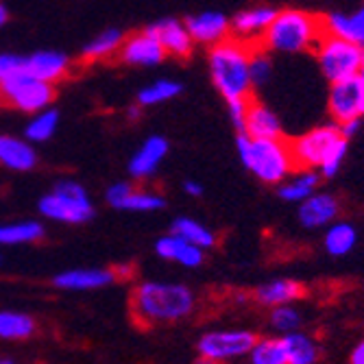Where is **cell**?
Instances as JSON below:
<instances>
[{"instance_id": "obj_29", "label": "cell", "mask_w": 364, "mask_h": 364, "mask_svg": "<svg viewBox=\"0 0 364 364\" xmlns=\"http://www.w3.org/2000/svg\"><path fill=\"white\" fill-rule=\"evenodd\" d=\"M44 238V227L38 220L0 225V245H28Z\"/></svg>"}, {"instance_id": "obj_34", "label": "cell", "mask_w": 364, "mask_h": 364, "mask_svg": "<svg viewBox=\"0 0 364 364\" xmlns=\"http://www.w3.org/2000/svg\"><path fill=\"white\" fill-rule=\"evenodd\" d=\"M164 205V198L155 192H149V190H131V194L124 198V203L120 210H131V212H155V210H161Z\"/></svg>"}, {"instance_id": "obj_18", "label": "cell", "mask_w": 364, "mask_h": 364, "mask_svg": "<svg viewBox=\"0 0 364 364\" xmlns=\"http://www.w3.org/2000/svg\"><path fill=\"white\" fill-rule=\"evenodd\" d=\"M240 134H247L251 138H282V122L273 109L251 98Z\"/></svg>"}, {"instance_id": "obj_25", "label": "cell", "mask_w": 364, "mask_h": 364, "mask_svg": "<svg viewBox=\"0 0 364 364\" xmlns=\"http://www.w3.org/2000/svg\"><path fill=\"white\" fill-rule=\"evenodd\" d=\"M325 251L334 257H343V255H349L355 245H358V231L353 225L349 223H329L327 225V231H325Z\"/></svg>"}, {"instance_id": "obj_35", "label": "cell", "mask_w": 364, "mask_h": 364, "mask_svg": "<svg viewBox=\"0 0 364 364\" xmlns=\"http://www.w3.org/2000/svg\"><path fill=\"white\" fill-rule=\"evenodd\" d=\"M301 321H304L301 312L294 310L290 304L275 306L273 312H271V327L279 334H288V332H294V329H299Z\"/></svg>"}, {"instance_id": "obj_41", "label": "cell", "mask_w": 364, "mask_h": 364, "mask_svg": "<svg viewBox=\"0 0 364 364\" xmlns=\"http://www.w3.org/2000/svg\"><path fill=\"white\" fill-rule=\"evenodd\" d=\"M112 269H114V273H116V279H118V282L134 277V267H131V264H120V267H112Z\"/></svg>"}, {"instance_id": "obj_30", "label": "cell", "mask_w": 364, "mask_h": 364, "mask_svg": "<svg viewBox=\"0 0 364 364\" xmlns=\"http://www.w3.org/2000/svg\"><path fill=\"white\" fill-rule=\"evenodd\" d=\"M173 234L181 236L183 240H188V242H192L196 247H201L203 251L216 247V234H214V231L210 227L201 225L198 220H192V218H177L173 223Z\"/></svg>"}, {"instance_id": "obj_24", "label": "cell", "mask_w": 364, "mask_h": 364, "mask_svg": "<svg viewBox=\"0 0 364 364\" xmlns=\"http://www.w3.org/2000/svg\"><path fill=\"white\" fill-rule=\"evenodd\" d=\"M286 345V358L288 364H314L321 358V347L318 343L304 334V332H288L282 336Z\"/></svg>"}, {"instance_id": "obj_44", "label": "cell", "mask_w": 364, "mask_h": 364, "mask_svg": "<svg viewBox=\"0 0 364 364\" xmlns=\"http://www.w3.org/2000/svg\"><path fill=\"white\" fill-rule=\"evenodd\" d=\"M7 20H9V11H7V7L3 3H0V28L7 24Z\"/></svg>"}, {"instance_id": "obj_1", "label": "cell", "mask_w": 364, "mask_h": 364, "mask_svg": "<svg viewBox=\"0 0 364 364\" xmlns=\"http://www.w3.org/2000/svg\"><path fill=\"white\" fill-rule=\"evenodd\" d=\"M194 310V292L183 284L146 282L134 288L129 299V312L134 321L149 329L183 321Z\"/></svg>"}, {"instance_id": "obj_10", "label": "cell", "mask_w": 364, "mask_h": 364, "mask_svg": "<svg viewBox=\"0 0 364 364\" xmlns=\"http://www.w3.org/2000/svg\"><path fill=\"white\" fill-rule=\"evenodd\" d=\"M327 109L336 124L364 118V85L358 75L329 83Z\"/></svg>"}, {"instance_id": "obj_7", "label": "cell", "mask_w": 364, "mask_h": 364, "mask_svg": "<svg viewBox=\"0 0 364 364\" xmlns=\"http://www.w3.org/2000/svg\"><path fill=\"white\" fill-rule=\"evenodd\" d=\"M312 53L316 55L323 77L329 83H334V81L358 75L364 48L345 38L334 36V33H325Z\"/></svg>"}, {"instance_id": "obj_37", "label": "cell", "mask_w": 364, "mask_h": 364, "mask_svg": "<svg viewBox=\"0 0 364 364\" xmlns=\"http://www.w3.org/2000/svg\"><path fill=\"white\" fill-rule=\"evenodd\" d=\"M253 98V96H251ZM251 98H236V101H227V107H229V120L231 124L236 127V131L240 134L242 127H245V116H247V105Z\"/></svg>"}, {"instance_id": "obj_19", "label": "cell", "mask_w": 364, "mask_h": 364, "mask_svg": "<svg viewBox=\"0 0 364 364\" xmlns=\"http://www.w3.org/2000/svg\"><path fill=\"white\" fill-rule=\"evenodd\" d=\"M118 282L114 269H75L59 273L53 284L63 290H96Z\"/></svg>"}, {"instance_id": "obj_36", "label": "cell", "mask_w": 364, "mask_h": 364, "mask_svg": "<svg viewBox=\"0 0 364 364\" xmlns=\"http://www.w3.org/2000/svg\"><path fill=\"white\" fill-rule=\"evenodd\" d=\"M273 73V65H271V57L267 55V50L255 46L251 57H249V75H251V83L253 87L267 83L269 77Z\"/></svg>"}, {"instance_id": "obj_16", "label": "cell", "mask_w": 364, "mask_h": 364, "mask_svg": "<svg viewBox=\"0 0 364 364\" xmlns=\"http://www.w3.org/2000/svg\"><path fill=\"white\" fill-rule=\"evenodd\" d=\"M275 9L273 7H253V9H245L240 14L234 16V20H229L231 24V33L234 38L249 42V44H257L259 46V38L262 33L267 31V26L271 24V20L275 18Z\"/></svg>"}, {"instance_id": "obj_39", "label": "cell", "mask_w": 364, "mask_h": 364, "mask_svg": "<svg viewBox=\"0 0 364 364\" xmlns=\"http://www.w3.org/2000/svg\"><path fill=\"white\" fill-rule=\"evenodd\" d=\"M22 68H24V57H20V55H9V53L0 55V81L7 79L9 75H14V73H18V70H22Z\"/></svg>"}, {"instance_id": "obj_33", "label": "cell", "mask_w": 364, "mask_h": 364, "mask_svg": "<svg viewBox=\"0 0 364 364\" xmlns=\"http://www.w3.org/2000/svg\"><path fill=\"white\" fill-rule=\"evenodd\" d=\"M57 124H59V114L55 109H42L36 114L28 124H26V140L28 142H46L53 138V134L57 131Z\"/></svg>"}, {"instance_id": "obj_17", "label": "cell", "mask_w": 364, "mask_h": 364, "mask_svg": "<svg viewBox=\"0 0 364 364\" xmlns=\"http://www.w3.org/2000/svg\"><path fill=\"white\" fill-rule=\"evenodd\" d=\"M155 251H157L159 257L168 259V262H177V264H181V267H186V269L201 267L203 259H205L201 247H196V245L183 240L177 234H168V236L159 238L155 242Z\"/></svg>"}, {"instance_id": "obj_38", "label": "cell", "mask_w": 364, "mask_h": 364, "mask_svg": "<svg viewBox=\"0 0 364 364\" xmlns=\"http://www.w3.org/2000/svg\"><path fill=\"white\" fill-rule=\"evenodd\" d=\"M131 190H134V186L131 183H124V181H118V183H114V186H109V190H107V201H109V205L112 208H116V210H120L122 208V203H124V198L131 194Z\"/></svg>"}, {"instance_id": "obj_47", "label": "cell", "mask_w": 364, "mask_h": 364, "mask_svg": "<svg viewBox=\"0 0 364 364\" xmlns=\"http://www.w3.org/2000/svg\"><path fill=\"white\" fill-rule=\"evenodd\" d=\"M0 262H3V255H0Z\"/></svg>"}, {"instance_id": "obj_45", "label": "cell", "mask_w": 364, "mask_h": 364, "mask_svg": "<svg viewBox=\"0 0 364 364\" xmlns=\"http://www.w3.org/2000/svg\"><path fill=\"white\" fill-rule=\"evenodd\" d=\"M140 116H142V109H140V105H134V107L129 109V118H131V120H138Z\"/></svg>"}, {"instance_id": "obj_48", "label": "cell", "mask_w": 364, "mask_h": 364, "mask_svg": "<svg viewBox=\"0 0 364 364\" xmlns=\"http://www.w3.org/2000/svg\"><path fill=\"white\" fill-rule=\"evenodd\" d=\"M0 103H3V98H0Z\"/></svg>"}, {"instance_id": "obj_8", "label": "cell", "mask_w": 364, "mask_h": 364, "mask_svg": "<svg viewBox=\"0 0 364 364\" xmlns=\"http://www.w3.org/2000/svg\"><path fill=\"white\" fill-rule=\"evenodd\" d=\"M40 214L59 223H85L94 216V208L87 198V192L77 181H61L53 192L42 196Z\"/></svg>"}, {"instance_id": "obj_23", "label": "cell", "mask_w": 364, "mask_h": 364, "mask_svg": "<svg viewBox=\"0 0 364 364\" xmlns=\"http://www.w3.org/2000/svg\"><path fill=\"white\" fill-rule=\"evenodd\" d=\"M323 20L327 33H334V36L364 48V7H360L355 14H329L323 16Z\"/></svg>"}, {"instance_id": "obj_46", "label": "cell", "mask_w": 364, "mask_h": 364, "mask_svg": "<svg viewBox=\"0 0 364 364\" xmlns=\"http://www.w3.org/2000/svg\"><path fill=\"white\" fill-rule=\"evenodd\" d=\"M358 79H360L362 85H364V53H362V63H360V70H358Z\"/></svg>"}, {"instance_id": "obj_21", "label": "cell", "mask_w": 364, "mask_h": 364, "mask_svg": "<svg viewBox=\"0 0 364 364\" xmlns=\"http://www.w3.org/2000/svg\"><path fill=\"white\" fill-rule=\"evenodd\" d=\"M253 296L259 306L275 308L282 304H292V301L304 299L306 286L301 282H294V279H273L269 284H262Z\"/></svg>"}, {"instance_id": "obj_11", "label": "cell", "mask_w": 364, "mask_h": 364, "mask_svg": "<svg viewBox=\"0 0 364 364\" xmlns=\"http://www.w3.org/2000/svg\"><path fill=\"white\" fill-rule=\"evenodd\" d=\"M116 57L127 65H157L166 59V50L155 40V36L144 28L134 36H124Z\"/></svg>"}, {"instance_id": "obj_6", "label": "cell", "mask_w": 364, "mask_h": 364, "mask_svg": "<svg viewBox=\"0 0 364 364\" xmlns=\"http://www.w3.org/2000/svg\"><path fill=\"white\" fill-rule=\"evenodd\" d=\"M55 96V83L33 77L24 68L0 81V98H3V103L26 114H38L50 107Z\"/></svg>"}, {"instance_id": "obj_40", "label": "cell", "mask_w": 364, "mask_h": 364, "mask_svg": "<svg viewBox=\"0 0 364 364\" xmlns=\"http://www.w3.org/2000/svg\"><path fill=\"white\" fill-rule=\"evenodd\" d=\"M338 129H341V134L347 138V140H351L358 131H360V120H349V122H343V124H338Z\"/></svg>"}, {"instance_id": "obj_4", "label": "cell", "mask_w": 364, "mask_h": 364, "mask_svg": "<svg viewBox=\"0 0 364 364\" xmlns=\"http://www.w3.org/2000/svg\"><path fill=\"white\" fill-rule=\"evenodd\" d=\"M257 44L238 38H225L210 48V75L214 87L225 101L251 98L253 83L249 75V57Z\"/></svg>"}, {"instance_id": "obj_22", "label": "cell", "mask_w": 364, "mask_h": 364, "mask_svg": "<svg viewBox=\"0 0 364 364\" xmlns=\"http://www.w3.org/2000/svg\"><path fill=\"white\" fill-rule=\"evenodd\" d=\"M166 153H168V142L164 140V138H159V136H153V138H149L140 149H138V153L131 157V161H129V173L134 175L136 179H146V177H151L155 171H157V166L161 164V159L166 157Z\"/></svg>"}, {"instance_id": "obj_31", "label": "cell", "mask_w": 364, "mask_h": 364, "mask_svg": "<svg viewBox=\"0 0 364 364\" xmlns=\"http://www.w3.org/2000/svg\"><path fill=\"white\" fill-rule=\"evenodd\" d=\"M249 360L253 364H288L284 338H257L249 351Z\"/></svg>"}, {"instance_id": "obj_2", "label": "cell", "mask_w": 364, "mask_h": 364, "mask_svg": "<svg viewBox=\"0 0 364 364\" xmlns=\"http://www.w3.org/2000/svg\"><path fill=\"white\" fill-rule=\"evenodd\" d=\"M296 171H318L321 177H336L347 157L349 140L341 134L338 124H323L308 134L288 140Z\"/></svg>"}, {"instance_id": "obj_5", "label": "cell", "mask_w": 364, "mask_h": 364, "mask_svg": "<svg viewBox=\"0 0 364 364\" xmlns=\"http://www.w3.org/2000/svg\"><path fill=\"white\" fill-rule=\"evenodd\" d=\"M236 149L245 168L253 173L259 181L277 186L288 179L296 168L292 161L290 144L282 138H251L238 134Z\"/></svg>"}, {"instance_id": "obj_12", "label": "cell", "mask_w": 364, "mask_h": 364, "mask_svg": "<svg viewBox=\"0 0 364 364\" xmlns=\"http://www.w3.org/2000/svg\"><path fill=\"white\" fill-rule=\"evenodd\" d=\"M341 214L338 198L325 192H312L299 203V223L306 229H318L334 223Z\"/></svg>"}, {"instance_id": "obj_43", "label": "cell", "mask_w": 364, "mask_h": 364, "mask_svg": "<svg viewBox=\"0 0 364 364\" xmlns=\"http://www.w3.org/2000/svg\"><path fill=\"white\" fill-rule=\"evenodd\" d=\"M183 190H186L190 196H201V194H203V186H201V183H196V181H186V183H183Z\"/></svg>"}, {"instance_id": "obj_15", "label": "cell", "mask_w": 364, "mask_h": 364, "mask_svg": "<svg viewBox=\"0 0 364 364\" xmlns=\"http://www.w3.org/2000/svg\"><path fill=\"white\" fill-rule=\"evenodd\" d=\"M186 28L190 33L192 42L208 44V46H214L216 42L229 38V33H231V24H229L227 16H223L218 11H205L198 16H190L186 20Z\"/></svg>"}, {"instance_id": "obj_20", "label": "cell", "mask_w": 364, "mask_h": 364, "mask_svg": "<svg viewBox=\"0 0 364 364\" xmlns=\"http://www.w3.org/2000/svg\"><path fill=\"white\" fill-rule=\"evenodd\" d=\"M0 166L18 173L31 171L38 166V153L26 140L0 136Z\"/></svg>"}, {"instance_id": "obj_13", "label": "cell", "mask_w": 364, "mask_h": 364, "mask_svg": "<svg viewBox=\"0 0 364 364\" xmlns=\"http://www.w3.org/2000/svg\"><path fill=\"white\" fill-rule=\"evenodd\" d=\"M24 70L48 83H57L65 79L73 70V61L68 55L57 50H40L31 57H24Z\"/></svg>"}, {"instance_id": "obj_42", "label": "cell", "mask_w": 364, "mask_h": 364, "mask_svg": "<svg viewBox=\"0 0 364 364\" xmlns=\"http://www.w3.org/2000/svg\"><path fill=\"white\" fill-rule=\"evenodd\" d=\"M349 362H351V364H364V341H360V343L355 345V349H353L351 355H349Z\"/></svg>"}, {"instance_id": "obj_26", "label": "cell", "mask_w": 364, "mask_h": 364, "mask_svg": "<svg viewBox=\"0 0 364 364\" xmlns=\"http://www.w3.org/2000/svg\"><path fill=\"white\" fill-rule=\"evenodd\" d=\"M38 323L24 312H0V341H26L36 334Z\"/></svg>"}, {"instance_id": "obj_28", "label": "cell", "mask_w": 364, "mask_h": 364, "mask_svg": "<svg viewBox=\"0 0 364 364\" xmlns=\"http://www.w3.org/2000/svg\"><path fill=\"white\" fill-rule=\"evenodd\" d=\"M318 181H321L318 171H308V168L294 171V177L290 181L279 183V196L290 203H301L306 196H310L316 190Z\"/></svg>"}, {"instance_id": "obj_14", "label": "cell", "mask_w": 364, "mask_h": 364, "mask_svg": "<svg viewBox=\"0 0 364 364\" xmlns=\"http://www.w3.org/2000/svg\"><path fill=\"white\" fill-rule=\"evenodd\" d=\"M146 28L153 33L155 40L161 44V48L166 50V55H175L179 59L190 57L194 42H192L190 33L186 28V22L166 18V20H159V22L146 26Z\"/></svg>"}, {"instance_id": "obj_9", "label": "cell", "mask_w": 364, "mask_h": 364, "mask_svg": "<svg viewBox=\"0 0 364 364\" xmlns=\"http://www.w3.org/2000/svg\"><path fill=\"white\" fill-rule=\"evenodd\" d=\"M257 341V334L249 329H218L201 336L196 345L198 360L203 362H229L249 355Z\"/></svg>"}, {"instance_id": "obj_27", "label": "cell", "mask_w": 364, "mask_h": 364, "mask_svg": "<svg viewBox=\"0 0 364 364\" xmlns=\"http://www.w3.org/2000/svg\"><path fill=\"white\" fill-rule=\"evenodd\" d=\"M124 40V33L118 31V28H107L103 31L101 36H96L81 53V59L85 63H92V61H103V59H112L116 57L120 44Z\"/></svg>"}, {"instance_id": "obj_3", "label": "cell", "mask_w": 364, "mask_h": 364, "mask_svg": "<svg viewBox=\"0 0 364 364\" xmlns=\"http://www.w3.org/2000/svg\"><path fill=\"white\" fill-rule=\"evenodd\" d=\"M325 33L323 16L301 9H282L262 33L259 48L288 55L312 53Z\"/></svg>"}, {"instance_id": "obj_32", "label": "cell", "mask_w": 364, "mask_h": 364, "mask_svg": "<svg viewBox=\"0 0 364 364\" xmlns=\"http://www.w3.org/2000/svg\"><path fill=\"white\" fill-rule=\"evenodd\" d=\"M181 90H183V85L177 83V81L159 79V81L146 85L144 90H140V94H138V105L140 107H151V105L166 103V101H171V98L179 96Z\"/></svg>"}]
</instances>
